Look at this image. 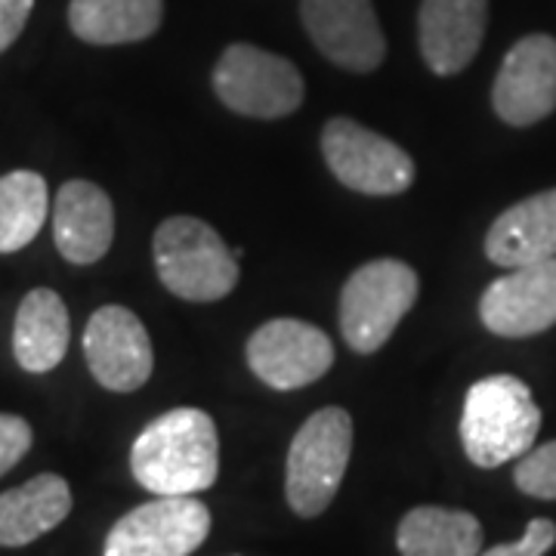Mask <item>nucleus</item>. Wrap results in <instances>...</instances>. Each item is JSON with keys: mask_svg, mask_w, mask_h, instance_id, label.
Returning <instances> with one entry per match:
<instances>
[{"mask_svg": "<svg viewBox=\"0 0 556 556\" xmlns=\"http://www.w3.org/2000/svg\"><path fill=\"white\" fill-rule=\"evenodd\" d=\"M556 544V522L554 519H532L526 532L514 544H497L492 551L479 556H544Z\"/></svg>", "mask_w": 556, "mask_h": 556, "instance_id": "5701e85b", "label": "nucleus"}, {"mask_svg": "<svg viewBox=\"0 0 556 556\" xmlns=\"http://www.w3.org/2000/svg\"><path fill=\"white\" fill-rule=\"evenodd\" d=\"M90 375L112 393H134L152 378L155 353L146 325L127 306H102L84 328Z\"/></svg>", "mask_w": 556, "mask_h": 556, "instance_id": "9d476101", "label": "nucleus"}, {"mask_svg": "<svg viewBox=\"0 0 556 556\" xmlns=\"http://www.w3.org/2000/svg\"><path fill=\"white\" fill-rule=\"evenodd\" d=\"M417 273L402 260H371L346 278L340 294V334L356 353H378L415 306Z\"/></svg>", "mask_w": 556, "mask_h": 556, "instance_id": "39448f33", "label": "nucleus"}, {"mask_svg": "<svg viewBox=\"0 0 556 556\" xmlns=\"http://www.w3.org/2000/svg\"><path fill=\"white\" fill-rule=\"evenodd\" d=\"M353 455V417L331 405L309 417L288 452L285 492L298 517L313 519L331 507Z\"/></svg>", "mask_w": 556, "mask_h": 556, "instance_id": "20e7f679", "label": "nucleus"}, {"mask_svg": "<svg viewBox=\"0 0 556 556\" xmlns=\"http://www.w3.org/2000/svg\"><path fill=\"white\" fill-rule=\"evenodd\" d=\"M489 0H424L417 13V43L424 62L442 75L464 72L482 47Z\"/></svg>", "mask_w": 556, "mask_h": 556, "instance_id": "4468645a", "label": "nucleus"}, {"mask_svg": "<svg viewBox=\"0 0 556 556\" xmlns=\"http://www.w3.org/2000/svg\"><path fill=\"white\" fill-rule=\"evenodd\" d=\"M538 430L541 408L532 390L514 375H492L467 390L460 442L467 457L482 470L517 460L535 448Z\"/></svg>", "mask_w": 556, "mask_h": 556, "instance_id": "f03ea898", "label": "nucleus"}, {"mask_svg": "<svg viewBox=\"0 0 556 556\" xmlns=\"http://www.w3.org/2000/svg\"><path fill=\"white\" fill-rule=\"evenodd\" d=\"M211 532V510L195 495H155L121 517L102 556H189Z\"/></svg>", "mask_w": 556, "mask_h": 556, "instance_id": "6e6552de", "label": "nucleus"}, {"mask_svg": "<svg viewBox=\"0 0 556 556\" xmlns=\"http://www.w3.org/2000/svg\"><path fill=\"white\" fill-rule=\"evenodd\" d=\"M72 514V489L56 473L22 482L0 495V547H25Z\"/></svg>", "mask_w": 556, "mask_h": 556, "instance_id": "a211bd4d", "label": "nucleus"}, {"mask_svg": "<svg viewBox=\"0 0 556 556\" xmlns=\"http://www.w3.org/2000/svg\"><path fill=\"white\" fill-rule=\"evenodd\" d=\"M497 118L529 127L556 112V38L529 35L510 47L492 87Z\"/></svg>", "mask_w": 556, "mask_h": 556, "instance_id": "ddd939ff", "label": "nucleus"}, {"mask_svg": "<svg viewBox=\"0 0 556 556\" xmlns=\"http://www.w3.org/2000/svg\"><path fill=\"white\" fill-rule=\"evenodd\" d=\"M248 365L273 390H300L334 365L331 338L300 318H273L248 340Z\"/></svg>", "mask_w": 556, "mask_h": 556, "instance_id": "1a4fd4ad", "label": "nucleus"}, {"mask_svg": "<svg viewBox=\"0 0 556 556\" xmlns=\"http://www.w3.org/2000/svg\"><path fill=\"white\" fill-rule=\"evenodd\" d=\"M514 479H517V489L522 495L556 501V439L538 445V448H529L519 457Z\"/></svg>", "mask_w": 556, "mask_h": 556, "instance_id": "4be33fe9", "label": "nucleus"}, {"mask_svg": "<svg viewBox=\"0 0 556 556\" xmlns=\"http://www.w3.org/2000/svg\"><path fill=\"white\" fill-rule=\"evenodd\" d=\"M72 321L56 291L35 288L22 298L13 325V353L28 375H47L68 353Z\"/></svg>", "mask_w": 556, "mask_h": 556, "instance_id": "f3484780", "label": "nucleus"}, {"mask_svg": "<svg viewBox=\"0 0 556 556\" xmlns=\"http://www.w3.org/2000/svg\"><path fill=\"white\" fill-rule=\"evenodd\" d=\"M35 0H0V53L10 50L31 16Z\"/></svg>", "mask_w": 556, "mask_h": 556, "instance_id": "393cba45", "label": "nucleus"}, {"mask_svg": "<svg viewBox=\"0 0 556 556\" xmlns=\"http://www.w3.org/2000/svg\"><path fill=\"white\" fill-rule=\"evenodd\" d=\"M479 318L497 338H532L556 325V257L514 266L479 300Z\"/></svg>", "mask_w": 556, "mask_h": 556, "instance_id": "f8f14e48", "label": "nucleus"}, {"mask_svg": "<svg viewBox=\"0 0 556 556\" xmlns=\"http://www.w3.org/2000/svg\"><path fill=\"white\" fill-rule=\"evenodd\" d=\"M485 254L504 269L556 257V189L507 207L485 236Z\"/></svg>", "mask_w": 556, "mask_h": 556, "instance_id": "dca6fc26", "label": "nucleus"}, {"mask_svg": "<svg viewBox=\"0 0 556 556\" xmlns=\"http://www.w3.org/2000/svg\"><path fill=\"white\" fill-rule=\"evenodd\" d=\"M130 470L152 495H199L217 482L219 437L201 408H174L155 417L130 448Z\"/></svg>", "mask_w": 556, "mask_h": 556, "instance_id": "f257e3e1", "label": "nucleus"}, {"mask_svg": "<svg viewBox=\"0 0 556 556\" xmlns=\"http://www.w3.org/2000/svg\"><path fill=\"white\" fill-rule=\"evenodd\" d=\"M50 195L35 170H13L0 177V254H16L38 239L47 223Z\"/></svg>", "mask_w": 556, "mask_h": 556, "instance_id": "412c9836", "label": "nucleus"}, {"mask_svg": "<svg viewBox=\"0 0 556 556\" xmlns=\"http://www.w3.org/2000/svg\"><path fill=\"white\" fill-rule=\"evenodd\" d=\"M31 448V427L20 415L0 412V477L10 473Z\"/></svg>", "mask_w": 556, "mask_h": 556, "instance_id": "b1692460", "label": "nucleus"}, {"mask_svg": "<svg viewBox=\"0 0 556 556\" xmlns=\"http://www.w3.org/2000/svg\"><path fill=\"white\" fill-rule=\"evenodd\" d=\"M53 239L68 263L90 266L109 254L115 241L112 199L90 179H68L53 204Z\"/></svg>", "mask_w": 556, "mask_h": 556, "instance_id": "2eb2a0df", "label": "nucleus"}, {"mask_svg": "<svg viewBox=\"0 0 556 556\" xmlns=\"http://www.w3.org/2000/svg\"><path fill=\"white\" fill-rule=\"evenodd\" d=\"M161 285L179 300L214 303L239 285V257L204 219H164L152 241Z\"/></svg>", "mask_w": 556, "mask_h": 556, "instance_id": "7ed1b4c3", "label": "nucleus"}, {"mask_svg": "<svg viewBox=\"0 0 556 556\" xmlns=\"http://www.w3.org/2000/svg\"><path fill=\"white\" fill-rule=\"evenodd\" d=\"M321 155L331 174L362 195H399L415 182L412 155L353 118H334L321 127Z\"/></svg>", "mask_w": 556, "mask_h": 556, "instance_id": "0eeeda50", "label": "nucleus"}, {"mask_svg": "<svg viewBox=\"0 0 556 556\" xmlns=\"http://www.w3.org/2000/svg\"><path fill=\"white\" fill-rule=\"evenodd\" d=\"M164 20V0H72L68 25L75 38L97 47L152 38Z\"/></svg>", "mask_w": 556, "mask_h": 556, "instance_id": "6ab92c4d", "label": "nucleus"}, {"mask_svg": "<svg viewBox=\"0 0 556 556\" xmlns=\"http://www.w3.org/2000/svg\"><path fill=\"white\" fill-rule=\"evenodd\" d=\"M214 90L226 109L260 121L285 118L303 102V78L294 62L254 43H232L223 50L214 68Z\"/></svg>", "mask_w": 556, "mask_h": 556, "instance_id": "423d86ee", "label": "nucleus"}, {"mask_svg": "<svg viewBox=\"0 0 556 556\" xmlns=\"http://www.w3.org/2000/svg\"><path fill=\"white\" fill-rule=\"evenodd\" d=\"M396 547L402 556H479L482 526L467 510L415 507L399 522Z\"/></svg>", "mask_w": 556, "mask_h": 556, "instance_id": "aec40b11", "label": "nucleus"}, {"mask_svg": "<svg viewBox=\"0 0 556 556\" xmlns=\"http://www.w3.org/2000/svg\"><path fill=\"white\" fill-rule=\"evenodd\" d=\"M300 20L321 56L346 72H375L387 56L371 0H303Z\"/></svg>", "mask_w": 556, "mask_h": 556, "instance_id": "9b49d317", "label": "nucleus"}]
</instances>
